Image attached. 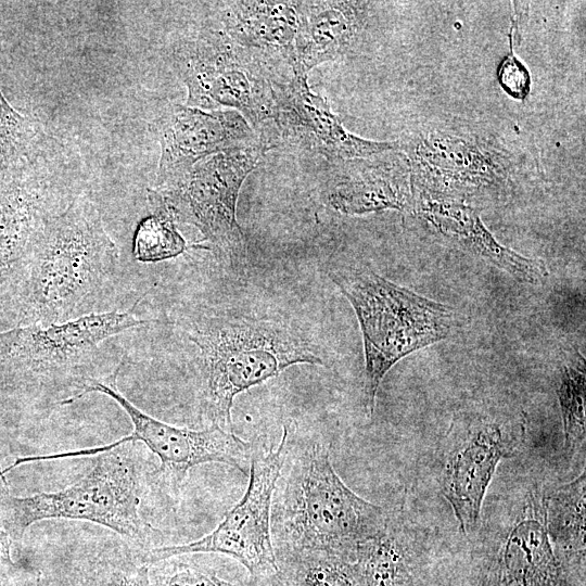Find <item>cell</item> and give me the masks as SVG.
<instances>
[{
    "mask_svg": "<svg viewBox=\"0 0 586 586\" xmlns=\"http://www.w3.org/2000/svg\"><path fill=\"white\" fill-rule=\"evenodd\" d=\"M119 265L95 205L76 198L39 234L3 314L14 327L53 324L90 314Z\"/></svg>",
    "mask_w": 586,
    "mask_h": 586,
    "instance_id": "1",
    "label": "cell"
},
{
    "mask_svg": "<svg viewBox=\"0 0 586 586\" xmlns=\"http://www.w3.org/2000/svg\"><path fill=\"white\" fill-rule=\"evenodd\" d=\"M271 506L276 557L327 553L354 560L360 544L384 526V509L354 493L337 475L319 442L294 453L289 442Z\"/></svg>",
    "mask_w": 586,
    "mask_h": 586,
    "instance_id": "2",
    "label": "cell"
},
{
    "mask_svg": "<svg viewBox=\"0 0 586 586\" xmlns=\"http://www.w3.org/2000/svg\"><path fill=\"white\" fill-rule=\"evenodd\" d=\"M186 334L196 348L201 400L212 424H231L234 397L286 368L323 365L319 347L301 330L275 320L233 315H200Z\"/></svg>",
    "mask_w": 586,
    "mask_h": 586,
    "instance_id": "3",
    "label": "cell"
},
{
    "mask_svg": "<svg viewBox=\"0 0 586 586\" xmlns=\"http://www.w3.org/2000/svg\"><path fill=\"white\" fill-rule=\"evenodd\" d=\"M330 277L352 305L364 341L365 402L372 416L380 384L407 355L444 341L459 326L451 306L398 285L367 268H342Z\"/></svg>",
    "mask_w": 586,
    "mask_h": 586,
    "instance_id": "4",
    "label": "cell"
},
{
    "mask_svg": "<svg viewBox=\"0 0 586 586\" xmlns=\"http://www.w3.org/2000/svg\"><path fill=\"white\" fill-rule=\"evenodd\" d=\"M166 59L188 90L186 105L239 112L269 149L278 142L273 72L277 62L203 29L170 44Z\"/></svg>",
    "mask_w": 586,
    "mask_h": 586,
    "instance_id": "5",
    "label": "cell"
},
{
    "mask_svg": "<svg viewBox=\"0 0 586 586\" xmlns=\"http://www.w3.org/2000/svg\"><path fill=\"white\" fill-rule=\"evenodd\" d=\"M268 150L256 140L199 161L149 191L152 209L192 225L202 234V247L233 269H244L247 244L237 220V202L244 180Z\"/></svg>",
    "mask_w": 586,
    "mask_h": 586,
    "instance_id": "6",
    "label": "cell"
},
{
    "mask_svg": "<svg viewBox=\"0 0 586 586\" xmlns=\"http://www.w3.org/2000/svg\"><path fill=\"white\" fill-rule=\"evenodd\" d=\"M140 484L131 459L116 448L100 454L92 469L56 492L0 496V524L12 540L34 523L65 519L95 523L127 538L145 542L160 534L140 515Z\"/></svg>",
    "mask_w": 586,
    "mask_h": 586,
    "instance_id": "7",
    "label": "cell"
},
{
    "mask_svg": "<svg viewBox=\"0 0 586 586\" xmlns=\"http://www.w3.org/2000/svg\"><path fill=\"white\" fill-rule=\"evenodd\" d=\"M524 437L521 415L469 410L453 418L438 449L437 482L462 534L477 526L497 466L515 456Z\"/></svg>",
    "mask_w": 586,
    "mask_h": 586,
    "instance_id": "8",
    "label": "cell"
},
{
    "mask_svg": "<svg viewBox=\"0 0 586 586\" xmlns=\"http://www.w3.org/2000/svg\"><path fill=\"white\" fill-rule=\"evenodd\" d=\"M290 433V423H284L277 447L253 453L249 485L243 497L213 532L187 544L151 548L143 553V563L189 553L215 552L235 559L254 577L270 578L275 575L279 566L271 538V506Z\"/></svg>",
    "mask_w": 586,
    "mask_h": 586,
    "instance_id": "9",
    "label": "cell"
},
{
    "mask_svg": "<svg viewBox=\"0 0 586 586\" xmlns=\"http://www.w3.org/2000/svg\"><path fill=\"white\" fill-rule=\"evenodd\" d=\"M139 303L124 311L90 313L60 323L1 331L0 388L18 390L38 379L75 371L105 340L148 323L135 314Z\"/></svg>",
    "mask_w": 586,
    "mask_h": 586,
    "instance_id": "10",
    "label": "cell"
},
{
    "mask_svg": "<svg viewBox=\"0 0 586 586\" xmlns=\"http://www.w3.org/2000/svg\"><path fill=\"white\" fill-rule=\"evenodd\" d=\"M114 373L105 381L86 378L80 392L65 403L89 393H101L112 398L127 413L132 424L129 435L107 445L85 449L86 456L100 455L122 445L141 441L161 461L158 472L166 481L178 485L195 466L219 462L246 473L245 466L253 455L251 443L219 425L203 430L175 426L149 416L129 402L117 388Z\"/></svg>",
    "mask_w": 586,
    "mask_h": 586,
    "instance_id": "11",
    "label": "cell"
},
{
    "mask_svg": "<svg viewBox=\"0 0 586 586\" xmlns=\"http://www.w3.org/2000/svg\"><path fill=\"white\" fill-rule=\"evenodd\" d=\"M279 141L315 150L328 158H366L399 146L397 142L372 141L347 131L328 101L314 93L307 74L296 64L273 73Z\"/></svg>",
    "mask_w": 586,
    "mask_h": 586,
    "instance_id": "12",
    "label": "cell"
},
{
    "mask_svg": "<svg viewBox=\"0 0 586 586\" xmlns=\"http://www.w3.org/2000/svg\"><path fill=\"white\" fill-rule=\"evenodd\" d=\"M153 129L161 145L155 186L213 154L259 140L246 119L229 109L204 111L168 104L154 120Z\"/></svg>",
    "mask_w": 586,
    "mask_h": 586,
    "instance_id": "13",
    "label": "cell"
},
{
    "mask_svg": "<svg viewBox=\"0 0 586 586\" xmlns=\"http://www.w3.org/2000/svg\"><path fill=\"white\" fill-rule=\"evenodd\" d=\"M545 493L531 488L499 534L485 586H562V568L546 528Z\"/></svg>",
    "mask_w": 586,
    "mask_h": 586,
    "instance_id": "14",
    "label": "cell"
},
{
    "mask_svg": "<svg viewBox=\"0 0 586 586\" xmlns=\"http://www.w3.org/2000/svg\"><path fill=\"white\" fill-rule=\"evenodd\" d=\"M21 166L0 171V314L53 213L48 191Z\"/></svg>",
    "mask_w": 586,
    "mask_h": 586,
    "instance_id": "15",
    "label": "cell"
},
{
    "mask_svg": "<svg viewBox=\"0 0 586 586\" xmlns=\"http://www.w3.org/2000/svg\"><path fill=\"white\" fill-rule=\"evenodd\" d=\"M369 4L364 1H298L294 40L296 66L307 74L317 65L345 55L367 24Z\"/></svg>",
    "mask_w": 586,
    "mask_h": 586,
    "instance_id": "16",
    "label": "cell"
},
{
    "mask_svg": "<svg viewBox=\"0 0 586 586\" xmlns=\"http://www.w3.org/2000/svg\"><path fill=\"white\" fill-rule=\"evenodd\" d=\"M420 213L443 235L518 281L537 284L549 275L542 259L528 258L499 243L469 205L428 198Z\"/></svg>",
    "mask_w": 586,
    "mask_h": 586,
    "instance_id": "17",
    "label": "cell"
},
{
    "mask_svg": "<svg viewBox=\"0 0 586 586\" xmlns=\"http://www.w3.org/2000/svg\"><path fill=\"white\" fill-rule=\"evenodd\" d=\"M409 155L417 175L436 192L475 189L500 177L499 165L479 145L454 136L430 133Z\"/></svg>",
    "mask_w": 586,
    "mask_h": 586,
    "instance_id": "18",
    "label": "cell"
},
{
    "mask_svg": "<svg viewBox=\"0 0 586 586\" xmlns=\"http://www.w3.org/2000/svg\"><path fill=\"white\" fill-rule=\"evenodd\" d=\"M220 18L222 31L237 44L295 63L298 1H228Z\"/></svg>",
    "mask_w": 586,
    "mask_h": 586,
    "instance_id": "19",
    "label": "cell"
},
{
    "mask_svg": "<svg viewBox=\"0 0 586 586\" xmlns=\"http://www.w3.org/2000/svg\"><path fill=\"white\" fill-rule=\"evenodd\" d=\"M415 534L400 515H390L383 528L360 544L354 565L364 586H410Z\"/></svg>",
    "mask_w": 586,
    "mask_h": 586,
    "instance_id": "20",
    "label": "cell"
},
{
    "mask_svg": "<svg viewBox=\"0 0 586 586\" xmlns=\"http://www.w3.org/2000/svg\"><path fill=\"white\" fill-rule=\"evenodd\" d=\"M330 206L346 215H360L407 207V188L395 169L386 164L365 166L352 173L330 190Z\"/></svg>",
    "mask_w": 586,
    "mask_h": 586,
    "instance_id": "21",
    "label": "cell"
},
{
    "mask_svg": "<svg viewBox=\"0 0 586 586\" xmlns=\"http://www.w3.org/2000/svg\"><path fill=\"white\" fill-rule=\"evenodd\" d=\"M546 528L556 548L585 558L586 473L545 495Z\"/></svg>",
    "mask_w": 586,
    "mask_h": 586,
    "instance_id": "22",
    "label": "cell"
},
{
    "mask_svg": "<svg viewBox=\"0 0 586 586\" xmlns=\"http://www.w3.org/2000/svg\"><path fill=\"white\" fill-rule=\"evenodd\" d=\"M279 570L272 586H364L354 562L327 553L277 557Z\"/></svg>",
    "mask_w": 586,
    "mask_h": 586,
    "instance_id": "23",
    "label": "cell"
},
{
    "mask_svg": "<svg viewBox=\"0 0 586 586\" xmlns=\"http://www.w3.org/2000/svg\"><path fill=\"white\" fill-rule=\"evenodd\" d=\"M557 396L563 422L564 450L569 457L585 448V359L575 348L563 352Z\"/></svg>",
    "mask_w": 586,
    "mask_h": 586,
    "instance_id": "24",
    "label": "cell"
},
{
    "mask_svg": "<svg viewBox=\"0 0 586 586\" xmlns=\"http://www.w3.org/2000/svg\"><path fill=\"white\" fill-rule=\"evenodd\" d=\"M176 222L157 211L144 217L133 237V257L151 263L176 257L184 252L187 243L176 228Z\"/></svg>",
    "mask_w": 586,
    "mask_h": 586,
    "instance_id": "25",
    "label": "cell"
},
{
    "mask_svg": "<svg viewBox=\"0 0 586 586\" xmlns=\"http://www.w3.org/2000/svg\"><path fill=\"white\" fill-rule=\"evenodd\" d=\"M39 131V124L15 111L0 90V171L22 165Z\"/></svg>",
    "mask_w": 586,
    "mask_h": 586,
    "instance_id": "26",
    "label": "cell"
},
{
    "mask_svg": "<svg viewBox=\"0 0 586 586\" xmlns=\"http://www.w3.org/2000/svg\"><path fill=\"white\" fill-rule=\"evenodd\" d=\"M521 26L512 22L510 28V52L498 68V80L504 90L514 99L523 100L530 92L531 77L527 68L514 54L519 43Z\"/></svg>",
    "mask_w": 586,
    "mask_h": 586,
    "instance_id": "27",
    "label": "cell"
},
{
    "mask_svg": "<svg viewBox=\"0 0 586 586\" xmlns=\"http://www.w3.org/2000/svg\"><path fill=\"white\" fill-rule=\"evenodd\" d=\"M163 586H237L211 570L180 564L165 578Z\"/></svg>",
    "mask_w": 586,
    "mask_h": 586,
    "instance_id": "28",
    "label": "cell"
},
{
    "mask_svg": "<svg viewBox=\"0 0 586 586\" xmlns=\"http://www.w3.org/2000/svg\"><path fill=\"white\" fill-rule=\"evenodd\" d=\"M105 586H152L146 565L114 575Z\"/></svg>",
    "mask_w": 586,
    "mask_h": 586,
    "instance_id": "29",
    "label": "cell"
},
{
    "mask_svg": "<svg viewBox=\"0 0 586 586\" xmlns=\"http://www.w3.org/2000/svg\"><path fill=\"white\" fill-rule=\"evenodd\" d=\"M8 488V483L5 481V477H0V496L3 493V491ZM12 539L8 535V533L2 528L0 524V582L1 578L5 576V570L11 568L13 565V562L11 560L10 556V548H11Z\"/></svg>",
    "mask_w": 586,
    "mask_h": 586,
    "instance_id": "30",
    "label": "cell"
}]
</instances>
